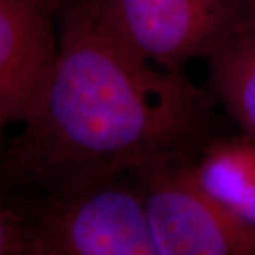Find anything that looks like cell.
<instances>
[{
    "label": "cell",
    "instance_id": "obj_6",
    "mask_svg": "<svg viewBox=\"0 0 255 255\" xmlns=\"http://www.w3.org/2000/svg\"><path fill=\"white\" fill-rule=\"evenodd\" d=\"M196 182L211 197L255 227V140L241 137L214 139L191 159Z\"/></svg>",
    "mask_w": 255,
    "mask_h": 255
},
{
    "label": "cell",
    "instance_id": "obj_2",
    "mask_svg": "<svg viewBox=\"0 0 255 255\" xmlns=\"http://www.w3.org/2000/svg\"><path fill=\"white\" fill-rule=\"evenodd\" d=\"M24 204L31 255H160L130 174L67 193L28 196Z\"/></svg>",
    "mask_w": 255,
    "mask_h": 255
},
{
    "label": "cell",
    "instance_id": "obj_5",
    "mask_svg": "<svg viewBox=\"0 0 255 255\" xmlns=\"http://www.w3.org/2000/svg\"><path fill=\"white\" fill-rule=\"evenodd\" d=\"M57 48V0H0V133L30 117Z\"/></svg>",
    "mask_w": 255,
    "mask_h": 255
},
{
    "label": "cell",
    "instance_id": "obj_4",
    "mask_svg": "<svg viewBox=\"0 0 255 255\" xmlns=\"http://www.w3.org/2000/svg\"><path fill=\"white\" fill-rule=\"evenodd\" d=\"M112 31L149 63L184 71L255 18L250 0H94Z\"/></svg>",
    "mask_w": 255,
    "mask_h": 255
},
{
    "label": "cell",
    "instance_id": "obj_1",
    "mask_svg": "<svg viewBox=\"0 0 255 255\" xmlns=\"http://www.w3.org/2000/svg\"><path fill=\"white\" fill-rule=\"evenodd\" d=\"M58 48L23 129L0 150V179L31 196L77 190L157 159L190 155L206 137V95L132 51L94 0H57Z\"/></svg>",
    "mask_w": 255,
    "mask_h": 255
},
{
    "label": "cell",
    "instance_id": "obj_9",
    "mask_svg": "<svg viewBox=\"0 0 255 255\" xmlns=\"http://www.w3.org/2000/svg\"><path fill=\"white\" fill-rule=\"evenodd\" d=\"M250 1H251V3H253V4L255 6V0H250Z\"/></svg>",
    "mask_w": 255,
    "mask_h": 255
},
{
    "label": "cell",
    "instance_id": "obj_3",
    "mask_svg": "<svg viewBox=\"0 0 255 255\" xmlns=\"http://www.w3.org/2000/svg\"><path fill=\"white\" fill-rule=\"evenodd\" d=\"M191 159L167 156L130 173L160 255H255V227L201 189Z\"/></svg>",
    "mask_w": 255,
    "mask_h": 255
},
{
    "label": "cell",
    "instance_id": "obj_8",
    "mask_svg": "<svg viewBox=\"0 0 255 255\" xmlns=\"http://www.w3.org/2000/svg\"><path fill=\"white\" fill-rule=\"evenodd\" d=\"M31 224L21 196L0 179V255H31Z\"/></svg>",
    "mask_w": 255,
    "mask_h": 255
},
{
    "label": "cell",
    "instance_id": "obj_7",
    "mask_svg": "<svg viewBox=\"0 0 255 255\" xmlns=\"http://www.w3.org/2000/svg\"><path fill=\"white\" fill-rule=\"evenodd\" d=\"M211 94L255 140V18L207 60Z\"/></svg>",
    "mask_w": 255,
    "mask_h": 255
},
{
    "label": "cell",
    "instance_id": "obj_10",
    "mask_svg": "<svg viewBox=\"0 0 255 255\" xmlns=\"http://www.w3.org/2000/svg\"><path fill=\"white\" fill-rule=\"evenodd\" d=\"M0 137H1V133H0Z\"/></svg>",
    "mask_w": 255,
    "mask_h": 255
}]
</instances>
